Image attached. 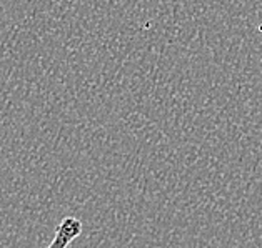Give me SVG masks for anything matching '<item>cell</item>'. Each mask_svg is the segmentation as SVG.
<instances>
[{
	"instance_id": "6da1fadb",
	"label": "cell",
	"mask_w": 262,
	"mask_h": 248,
	"mask_svg": "<svg viewBox=\"0 0 262 248\" xmlns=\"http://www.w3.org/2000/svg\"><path fill=\"white\" fill-rule=\"evenodd\" d=\"M80 233H82V221L77 217L69 215V217L62 218L60 224L57 225L54 237L46 248H69L70 243H72Z\"/></svg>"
}]
</instances>
